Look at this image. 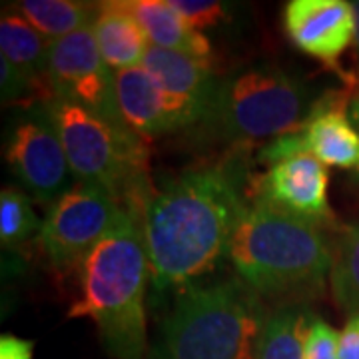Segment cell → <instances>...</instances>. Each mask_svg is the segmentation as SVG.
I'll list each match as a JSON object with an SVG mask.
<instances>
[{"instance_id": "cell-1", "label": "cell", "mask_w": 359, "mask_h": 359, "mask_svg": "<svg viewBox=\"0 0 359 359\" xmlns=\"http://www.w3.org/2000/svg\"><path fill=\"white\" fill-rule=\"evenodd\" d=\"M236 184L222 170L184 172L142 212V231L156 290L188 285L228 256L244 216Z\"/></svg>"}, {"instance_id": "cell-2", "label": "cell", "mask_w": 359, "mask_h": 359, "mask_svg": "<svg viewBox=\"0 0 359 359\" xmlns=\"http://www.w3.org/2000/svg\"><path fill=\"white\" fill-rule=\"evenodd\" d=\"M76 269L78 295L68 318L94 321L104 349L114 359L144 358L150 262L140 218L124 210Z\"/></svg>"}, {"instance_id": "cell-3", "label": "cell", "mask_w": 359, "mask_h": 359, "mask_svg": "<svg viewBox=\"0 0 359 359\" xmlns=\"http://www.w3.org/2000/svg\"><path fill=\"white\" fill-rule=\"evenodd\" d=\"M228 257L256 294H311L334 268V250L318 224L264 200L245 208L231 233Z\"/></svg>"}, {"instance_id": "cell-4", "label": "cell", "mask_w": 359, "mask_h": 359, "mask_svg": "<svg viewBox=\"0 0 359 359\" xmlns=\"http://www.w3.org/2000/svg\"><path fill=\"white\" fill-rule=\"evenodd\" d=\"M65 146L78 182L98 186L130 214L142 218L150 200V146L122 120L96 114L76 102L52 96L42 102Z\"/></svg>"}, {"instance_id": "cell-5", "label": "cell", "mask_w": 359, "mask_h": 359, "mask_svg": "<svg viewBox=\"0 0 359 359\" xmlns=\"http://www.w3.org/2000/svg\"><path fill=\"white\" fill-rule=\"evenodd\" d=\"M262 313L244 282L190 285L162 323L156 351L168 359H256Z\"/></svg>"}, {"instance_id": "cell-6", "label": "cell", "mask_w": 359, "mask_h": 359, "mask_svg": "<svg viewBox=\"0 0 359 359\" xmlns=\"http://www.w3.org/2000/svg\"><path fill=\"white\" fill-rule=\"evenodd\" d=\"M311 110L302 82L262 65L218 80L208 118L233 140H278L304 128Z\"/></svg>"}, {"instance_id": "cell-7", "label": "cell", "mask_w": 359, "mask_h": 359, "mask_svg": "<svg viewBox=\"0 0 359 359\" xmlns=\"http://www.w3.org/2000/svg\"><path fill=\"white\" fill-rule=\"evenodd\" d=\"M126 208L110 194L78 182L48 205L42 219L40 244L56 269L78 268L94 245L112 230Z\"/></svg>"}, {"instance_id": "cell-8", "label": "cell", "mask_w": 359, "mask_h": 359, "mask_svg": "<svg viewBox=\"0 0 359 359\" xmlns=\"http://www.w3.org/2000/svg\"><path fill=\"white\" fill-rule=\"evenodd\" d=\"M6 162L36 204L52 205L74 186L65 146L42 104L30 106L16 122Z\"/></svg>"}, {"instance_id": "cell-9", "label": "cell", "mask_w": 359, "mask_h": 359, "mask_svg": "<svg viewBox=\"0 0 359 359\" xmlns=\"http://www.w3.org/2000/svg\"><path fill=\"white\" fill-rule=\"evenodd\" d=\"M52 94L96 114L122 120L116 102V78L100 54L92 26L54 40L48 54Z\"/></svg>"}, {"instance_id": "cell-10", "label": "cell", "mask_w": 359, "mask_h": 359, "mask_svg": "<svg viewBox=\"0 0 359 359\" xmlns=\"http://www.w3.org/2000/svg\"><path fill=\"white\" fill-rule=\"evenodd\" d=\"M114 78L120 118L142 138L186 128L208 118L204 108L172 96L142 65L114 72Z\"/></svg>"}, {"instance_id": "cell-11", "label": "cell", "mask_w": 359, "mask_h": 359, "mask_svg": "<svg viewBox=\"0 0 359 359\" xmlns=\"http://www.w3.org/2000/svg\"><path fill=\"white\" fill-rule=\"evenodd\" d=\"M283 28L295 48L325 68H337L355 40L353 6L346 0H290L283 8Z\"/></svg>"}, {"instance_id": "cell-12", "label": "cell", "mask_w": 359, "mask_h": 359, "mask_svg": "<svg viewBox=\"0 0 359 359\" xmlns=\"http://www.w3.org/2000/svg\"><path fill=\"white\" fill-rule=\"evenodd\" d=\"M327 186L330 176L325 166L313 154L302 152L269 166L259 182L257 200H264L297 218L321 224L334 218Z\"/></svg>"}, {"instance_id": "cell-13", "label": "cell", "mask_w": 359, "mask_h": 359, "mask_svg": "<svg viewBox=\"0 0 359 359\" xmlns=\"http://www.w3.org/2000/svg\"><path fill=\"white\" fill-rule=\"evenodd\" d=\"M306 152L323 166L351 170L359 174V130L346 114V104L332 96L313 104L306 126L299 130Z\"/></svg>"}, {"instance_id": "cell-14", "label": "cell", "mask_w": 359, "mask_h": 359, "mask_svg": "<svg viewBox=\"0 0 359 359\" xmlns=\"http://www.w3.org/2000/svg\"><path fill=\"white\" fill-rule=\"evenodd\" d=\"M142 66L150 70L172 96L204 108L205 114L210 112L218 84L214 80L212 58H198L150 44Z\"/></svg>"}, {"instance_id": "cell-15", "label": "cell", "mask_w": 359, "mask_h": 359, "mask_svg": "<svg viewBox=\"0 0 359 359\" xmlns=\"http://www.w3.org/2000/svg\"><path fill=\"white\" fill-rule=\"evenodd\" d=\"M92 30L102 58L114 72L128 70L144 62L150 40L124 0L100 2Z\"/></svg>"}, {"instance_id": "cell-16", "label": "cell", "mask_w": 359, "mask_h": 359, "mask_svg": "<svg viewBox=\"0 0 359 359\" xmlns=\"http://www.w3.org/2000/svg\"><path fill=\"white\" fill-rule=\"evenodd\" d=\"M140 22L152 46L184 52L198 58H212V46L204 32L190 26L170 0H124Z\"/></svg>"}, {"instance_id": "cell-17", "label": "cell", "mask_w": 359, "mask_h": 359, "mask_svg": "<svg viewBox=\"0 0 359 359\" xmlns=\"http://www.w3.org/2000/svg\"><path fill=\"white\" fill-rule=\"evenodd\" d=\"M50 44V40L36 32L20 14L13 8H4L0 18L2 58H6L32 86H36L46 100L54 96L48 82Z\"/></svg>"}, {"instance_id": "cell-18", "label": "cell", "mask_w": 359, "mask_h": 359, "mask_svg": "<svg viewBox=\"0 0 359 359\" xmlns=\"http://www.w3.org/2000/svg\"><path fill=\"white\" fill-rule=\"evenodd\" d=\"M11 8L50 42L92 26L98 14V4L76 0H22Z\"/></svg>"}, {"instance_id": "cell-19", "label": "cell", "mask_w": 359, "mask_h": 359, "mask_svg": "<svg viewBox=\"0 0 359 359\" xmlns=\"http://www.w3.org/2000/svg\"><path fill=\"white\" fill-rule=\"evenodd\" d=\"M309 320L295 308L273 313L264 325L256 359H304Z\"/></svg>"}, {"instance_id": "cell-20", "label": "cell", "mask_w": 359, "mask_h": 359, "mask_svg": "<svg viewBox=\"0 0 359 359\" xmlns=\"http://www.w3.org/2000/svg\"><path fill=\"white\" fill-rule=\"evenodd\" d=\"M330 280L337 306L359 316V222L349 224L335 245Z\"/></svg>"}, {"instance_id": "cell-21", "label": "cell", "mask_w": 359, "mask_h": 359, "mask_svg": "<svg viewBox=\"0 0 359 359\" xmlns=\"http://www.w3.org/2000/svg\"><path fill=\"white\" fill-rule=\"evenodd\" d=\"M42 222L36 216L30 196L18 188H2L0 194V244L14 250L30 238L40 236Z\"/></svg>"}, {"instance_id": "cell-22", "label": "cell", "mask_w": 359, "mask_h": 359, "mask_svg": "<svg viewBox=\"0 0 359 359\" xmlns=\"http://www.w3.org/2000/svg\"><path fill=\"white\" fill-rule=\"evenodd\" d=\"M170 4L182 14L188 25L200 32L218 26L226 18V6L214 0H170Z\"/></svg>"}, {"instance_id": "cell-23", "label": "cell", "mask_w": 359, "mask_h": 359, "mask_svg": "<svg viewBox=\"0 0 359 359\" xmlns=\"http://www.w3.org/2000/svg\"><path fill=\"white\" fill-rule=\"evenodd\" d=\"M337 344L339 334L334 327L320 318H311L304 359H337Z\"/></svg>"}, {"instance_id": "cell-24", "label": "cell", "mask_w": 359, "mask_h": 359, "mask_svg": "<svg viewBox=\"0 0 359 359\" xmlns=\"http://www.w3.org/2000/svg\"><path fill=\"white\" fill-rule=\"evenodd\" d=\"M337 359H359V316L349 318L344 332L339 334Z\"/></svg>"}, {"instance_id": "cell-25", "label": "cell", "mask_w": 359, "mask_h": 359, "mask_svg": "<svg viewBox=\"0 0 359 359\" xmlns=\"http://www.w3.org/2000/svg\"><path fill=\"white\" fill-rule=\"evenodd\" d=\"M34 344L13 334L0 337V359H32Z\"/></svg>"}, {"instance_id": "cell-26", "label": "cell", "mask_w": 359, "mask_h": 359, "mask_svg": "<svg viewBox=\"0 0 359 359\" xmlns=\"http://www.w3.org/2000/svg\"><path fill=\"white\" fill-rule=\"evenodd\" d=\"M351 122H353V126L359 130V96L353 100V104H351Z\"/></svg>"}, {"instance_id": "cell-27", "label": "cell", "mask_w": 359, "mask_h": 359, "mask_svg": "<svg viewBox=\"0 0 359 359\" xmlns=\"http://www.w3.org/2000/svg\"><path fill=\"white\" fill-rule=\"evenodd\" d=\"M351 6H353V16H355V44L359 48V0L351 2Z\"/></svg>"}, {"instance_id": "cell-28", "label": "cell", "mask_w": 359, "mask_h": 359, "mask_svg": "<svg viewBox=\"0 0 359 359\" xmlns=\"http://www.w3.org/2000/svg\"><path fill=\"white\" fill-rule=\"evenodd\" d=\"M152 359H168V358L166 355H162V353H158V351L154 349V351H152Z\"/></svg>"}]
</instances>
